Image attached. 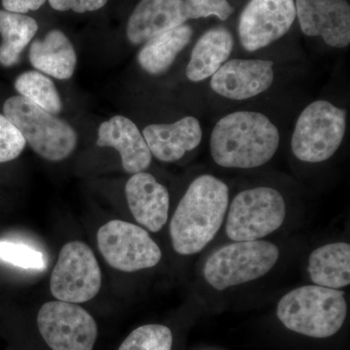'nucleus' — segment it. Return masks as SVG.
<instances>
[{"mask_svg":"<svg viewBox=\"0 0 350 350\" xmlns=\"http://www.w3.org/2000/svg\"><path fill=\"white\" fill-rule=\"evenodd\" d=\"M280 131L271 117L257 110L232 111L211 130L209 150L225 169L252 170L268 163L280 148Z\"/></svg>","mask_w":350,"mask_h":350,"instance_id":"f257e3e1","label":"nucleus"},{"mask_svg":"<svg viewBox=\"0 0 350 350\" xmlns=\"http://www.w3.org/2000/svg\"><path fill=\"white\" fill-rule=\"evenodd\" d=\"M229 196L227 184L213 175L192 181L170 221V238L178 254H196L213 241L224 221Z\"/></svg>","mask_w":350,"mask_h":350,"instance_id":"f03ea898","label":"nucleus"},{"mask_svg":"<svg viewBox=\"0 0 350 350\" xmlns=\"http://www.w3.org/2000/svg\"><path fill=\"white\" fill-rule=\"evenodd\" d=\"M276 314L283 325L295 333L325 338L337 334L344 325L347 305L340 290L308 285L284 295Z\"/></svg>","mask_w":350,"mask_h":350,"instance_id":"7ed1b4c3","label":"nucleus"},{"mask_svg":"<svg viewBox=\"0 0 350 350\" xmlns=\"http://www.w3.org/2000/svg\"><path fill=\"white\" fill-rule=\"evenodd\" d=\"M349 125L347 110L333 101L313 100L297 117L292 131V153L303 163L326 162L344 142Z\"/></svg>","mask_w":350,"mask_h":350,"instance_id":"20e7f679","label":"nucleus"},{"mask_svg":"<svg viewBox=\"0 0 350 350\" xmlns=\"http://www.w3.org/2000/svg\"><path fill=\"white\" fill-rule=\"evenodd\" d=\"M4 115L24 137L32 150L51 162L68 158L77 146L75 129L22 96H12L3 105Z\"/></svg>","mask_w":350,"mask_h":350,"instance_id":"39448f33","label":"nucleus"},{"mask_svg":"<svg viewBox=\"0 0 350 350\" xmlns=\"http://www.w3.org/2000/svg\"><path fill=\"white\" fill-rule=\"evenodd\" d=\"M280 250L267 241H237L219 248L206 260L204 275L214 289L256 280L275 266Z\"/></svg>","mask_w":350,"mask_h":350,"instance_id":"423d86ee","label":"nucleus"},{"mask_svg":"<svg viewBox=\"0 0 350 350\" xmlns=\"http://www.w3.org/2000/svg\"><path fill=\"white\" fill-rule=\"evenodd\" d=\"M286 204L280 191L259 186L241 191L230 206L226 234L234 241H258L280 229Z\"/></svg>","mask_w":350,"mask_h":350,"instance_id":"0eeeda50","label":"nucleus"},{"mask_svg":"<svg viewBox=\"0 0 350 350\" xmlns=\"http://www.w3.org/2000/svg\"><path fill=\"white\" fill-rule=\"evenodd\" d=\"M101 271L87 244L71 241L62 248L51 275L50 289L59 301L81 304L100 292Z\"/></svg>","mask_w":350,"mask_h":350,"instance_id":"6e6552de","label":"nucleus"},{"mask_svg":"<svg viewBox=\"0 0 350 350\" xmlns=\"http://www.w3.org/2000/svg\"><path fill=\"white\" fill-rule=\"evenodd\" d=\"M98 245L108 265L125 273L153 268L162 259V251L150 234L125 221L112 220L101 226Z\"/></svg>","mask_w":350,"mask_h":350,"instance_id":"1a4fd4ad","label":"nucleus"},{"mask_svg":"<svg viewBox=\"0 0 350 350\" xmlns=\"http://www.w3.org/2000/svg\"><path fill=\"white\" fill-rule=\"evenodd\" d=\"M38 330L52 350H93L98 338L94 317L68 301L44 304L38 315Z\"/></svg>","mask_w":350,"mask_h":350,"instance_id":"9d476101","label":"nucleus"},{"mask_svg":"<svg viewBox=\"0 0 350 350\" xmlns=\"http://www.w3.org/2000/svg\"><path fill=\"white\" fill-rule=\"evenodd\" d=\"M296 19L295 0H250L239 16V44L259 52L286 36Z\"/></svg>","mask_w":350,"mask_h":350,"instance_id":"9b49d317","label":"nucleus"},{"mask_svg":"<svg viewBox=\"0 0 350 350\" xmlns=\"http://www.w3.org/2000/svg\"><path fill=\"white\" fill-rule=\"evenodd\" d=\"M275 61L261 57H236L226 62L209 79L219 98L232 101L253 100L268 92L275 81Z\"/></svg>","mask_w":350,"mask_h":350,"instance_id":"f8f14e48","label":"nucleus"},{"mask_svg":"<svg viewBox=\"0 0 350 350\" xmlns=\"http://www.w3.org/2000/svg\"><path fill=\"white\" fill-rule=\"evenodd\" d=\"M301 31L320 38L329 47L345 49L350 44V5L347 0H295Z\"/></svg>","mask_w":350,"mask_h":350,"instance_id":"ddd939ff","label":"nucleus"},{"mask_svg":"<svg viewBox=\"0 0 350 350\" xmlns=\"http://www.w3.org/2000/svg\"><path fill=\"white\" fill-rule=\"evenodd\" d=\"M152 156L163 163L181 160L202 144L204 130L198 117L186 115L167 124H151L142 131Z\"/></svg>","mask_w":350,"mask_h":350,"instance_id":"4468645a","label":"nucleus"},{"mask_svg":"<svg viewBox=\"0 0 350 350\" xmlns=\"http://www.w3.org/2000/svg\"><path fill=\"white\" fill-rule=\"evenodd\" d=\"M126 197L133 217L152 232H158L167 223L170 194L167 187L153 175L142 172L126 182Z\"/></svg>","mask_w":350,"mask_h":350,"instance_id":"2eb2a0df","label":"nucleus"},{"mask_svg":"<svg viewBox=\"0 0 350 350\" xmlns=\"http://www.w3.org/2000/svg\"><path fill=\"white\" fill-rule=\"evenodd\" d=\"M187 21L183 0H140L129 18L126 38L133 45H144Z\"/></svg>","mask_w":350,"mask_h":350,"instance_id":"dca6fc26","label":"nucleus"},{"mask_svg":"<svg viewBox=\"0 0 350 350\" xmlns=\"http://www.w3.org/2000/svg\"><path fill=\"white\" fill-rule=\"evenodd\" d=\"M96 145L112 147L119 152L124 170L129 174L145 172L152 163V154L137 126L122 115L103 122L98 128Z\"/></svg>","mask_w":350,"mask_h":350,"instance_id":"f3484780","label":"nucleus"},{"mask_svg":"<svg viewBox=\"0 0 350 350\" xmlns=\"http://www.w3.org/2000/svg\"><path fill=\"white\" fill-rule=\"evenodd\" d=\"M234 47V36L226 27H213L204 32L191 51L185 69L189 81L200 83L211 79L229 61Z\"/></svg>","mask_w":350,"mask_h":350,"instance_id":"a211bd4d","label":"nucleus"},{"mask_svg":"<svg viewBox=\"0 0 350 350\" xmlns=\"http://www.w3.org/2000/svg\"><path fill=\"white\" fill-rule=\"evenodd\" d=\"M29 62L44 75L68 80L75 75L77 56L68 36L59 29H53L43 40L36 39L31 43Z\"/></svg>","mask_w":350,"mask_h":350,"instance_id":"6ab92c4d","label":"nucleus"},{"mask_svg":"<svg viewBox=\"0 0 350 350\" xmlns=\"http://www.w3.org/2000/svg\"><path fill=\"white\" fill-rule=\"evenodd\" d=\"M193 36L192 27L186 23L159 34L140 48L137 54L138 64L148 75H163L191 43Z\"/></svg>","mask_w":350,"mask_h":350,"instance_id":"aec40b11","label":"nucleus"},{"mask_svg":"<svg viewBox=\"0 0 350 350\" xmlns=\"http://www.w3.org/2000/svg\"><path fill=\"white\" fill-rule=\"evenodd\" d=\"M308 273L319 286L340 289L350 284V245L326 244L313 250L308 258Z\"/></svg>","mask_w":350,"mask_h":350,"instance_id":"412c9836","label":"nucleus"},{"mask_svg":"<svg viewBox=\"0 0 350 350\" xmlns=\"http://www.w3.org/2000/svg\"><path fill=\"white\" fill-rule=\"evenodd\" d=\"M38 31V24L25 14L0 10V64L11 68L20 62L21 55Z\"/></svg>","mask_w":350,"mask_h":350,"instance_id":"4be33fe9","label":"nucleus"},{"mask_svg":"<svg viewBox=\"0 0 350 350\" xmlns=\"http://www.w3.org/2000/svg\"><path fill=\"white\" fill-rule=\"evenodd\" d=\"M15 89L20 96L51 114L57 115L63 110V103L54 82L40 71H25L18 76Z\"/></svg>","mask_w":350,"mask_h":350,"instance_id":"5701e85b","label":"nucleus"},{"mask_svg":"<svg viewBox=\"0 0 350 350\" xmlns=\"http://www.w3.org/2000/svg\"><path fill=\"white\" fill-rule=\"evenodd\" d=\"M172 344L174 336L169 327L148 324L131 332L118 350H172Z\"/></svg>","mask_w":350,"mask_h":350,"instance_id":"b1692460","label":"nucleus"},{"mask_svg":"<svg viewBox=\"0 0 350 350\" xmlns=\"http://www.w3.org/2000/svg\"><path fill=\"white\" fill-rule=\"evenodd\" d=\"M0 259L23 269H41L45 267L42 253L25 244L0 241Z\"/></svg>","mask_w":350,"mask_h":350,"instance_id":"393cba45","label":"nucleus"},{"mask_svg":"<svg viewBox=\"0 0 350 350\" xmlns=\"http://www.w3.org/2000/svg\"><path fill=\"white\" fill-rule=\"evenodd\" d=\"M24 137L5 115L0 114V163L10 162L22 154Z\"/></svg>","mask_w":350,"mask_h":350,"instance_id":"a878e982","label":"nucleus"},{"mask_svg":"<svg viewBox=\"0 0 350 350\" xmlns=\"http://www.w3.org/2000/svg\"><path fill=\"white\" fill-rule=\"evenodd\" d=\"M188 20L202 19L211 16L226 21L234 13L228 0H183Z\"/></svg>","mask_w":350,"mask_h":350,"instance_id":"bb28decb","label":"nucleus"},{"mask_svg":"<svg viewBox=\"0 0 350 350\" xmlns=\"http://www.w3.org/2000/svg\"><path fill=\"white\" fill-rule=\"evenodd\" d=\"M49 3L57 11L72 10L76 13H85L103 8L107 0H49Z\"/></svg>","mask_w":350,"mask_h":350,"instance_id":"cd10ccee","label":"nucleus"},{"mask_svg":"<svg viewBox=\"0 0 350 350\" xmlns=\"http://www.w3.org/2000/svg\"><path fill=\"white\" fill-rule=\"evenodd\" d=\"M45 2L46 0H2V6L9 12L25 14L38 10Z\"/></svg>","mask_w":350,"mask_h":350,"instance_id":"c85d7f7f","label":"nucleus"}]
</instances>
